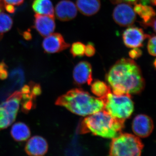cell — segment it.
<instances>
[{"mask_svg": "<svg viewBox=\"0 0 156 156\" xmlns=\"http://www.w3.org/2000/svg\"><path fill=\"white\" fill-rule=\"evenodd\" d=\"M105 77L115 95H137L145 87L140 67L130 58H122L117 61L109 70Z\"/></svg>", "mask_w": 156, "mask_h": 156, "instance_id": "6da1fadb", "label": "cell"}, {"mask_svg": "<svg viewBox=\"0 0 156 156\" xmlns=\"http://www.w3.org/2000/svg\"><path fill=\"white\" fill-rule=\"evenodd\" d=\"M55 105L82 116L89 115L104 108V103L101 98L92 96L79 88L71 89L59 96Z\"/></svg>", "mask_w": 156, "mask_h": 156, "instance_id": "7a4b0ae2", "label": "cell"}, {"mask_svg": "<svg viewBox=\"0 0 156 156\" xmlns=\"http://www.w3.org/2000/svg\"><path fill=\"white\" fill-rule=\"evenodd\" d=\"M125 122V120L115 118L103 109L84 119L81 122L80 132L112 139L122 133Z\"/></svg>", "mask_w": 156, "mask_h": 156, "instance_id": "3957f363", "label": "cell"}, {"mask_svg": "<svg viewBox=\"0 0 156 156\" xmlns=\"http://www.w3.org/2000/svg\"><path fill=\"white\" fill-rule=\"evenodd\" d=\"M144 144L138 136L121 133L112 138L109 154L110 156H140Z\"/></svg>", "mask_w": 156, "mask_h": 156, "instance_id": "277c9868", "label": "cell"}, {"mask_svg": "<svg viewBox=\"0 0 156 156\" xmlns=\"http://www.w3.org/2000/svg\"><path fill=\"white\" fill-rule=\"evenodd\" d=\"M102 99L104 109L117 119L126 120L134 112V104L131 95H115L112 91Z\"/></svg>", "mask_w": 156, "mask_h": 156, "instance_id": "5b68a950", "label": "cell"}, {"mask_svg": "<svg viewBox=\"0 0 156 156\" xmlns=\"http://www.w3.org/2000/svg\"><path fill=\"white\" fill-rule=\"evenodd\" d=\"M21 98L20 91H16L0 105V131L8 128L15 121Z\"/></svg>", "mask_w": 156, "mask_h": 156, "instance_id": "8992f818", "label": "cell"}, {"mask_svg": "<svg viewBox=\"0 0 156 156\" xmlns=\"http://www.w3.org/2000/svg\"><path fill=\"white\" fill-rule=\"evenodd\" d=\"M112 17L115 22L122 27H128L134 23L136 14L131 4L127 3L118 4L114 9Z\"/></svg>", "mask_w": 156, "mask_h": 156, "instance_id": "52a82bcc", "label": "cell"}, {"mask_svg": "<svg viewBox=\"0 0 156 156\" xmlns=\"http://www.w3.org/2000/svg\"><path fill=\"white\" fill-rule=\"evenodd\" d=\"M154 128L153 121L147 115H137L132 122V131L138 137L145 138L149 136L152 133Z\"/></svg>", "mask_w": 156, "mask_h": 156, "instance_id": "ba28073f", "label": "cell"}, {"mask_svg": "<svg viewBox=\"0 0 156 156\" xmlns=\"http://www.w3.org/2000/svg\"><path fill=\"white\" fill-rule=\"evenodd\" d=\"M150 36L144 34L142 29L130 27L126 29L122 34L123 42L128 48H139L143 46L144 40Z\"/></svg>", "mask_w": 156, "mask_h": 156, "instance_id": "9c48e42d", "label": "cell"}, {"mask_svg": "<svg viewBox=\"0 0 156 156\" xmlns=\"http://www.w3.org/2000/svg\"><path fill=\"white\" fill-rule=\"evenodd\" d=\"M70 46L59 33L50 34L45 37L42 43V47L44 52L48 53H59L66 50Z\"/></svg>", "mask_w": 156, "mask_h": 156, "instance_id": "30bf717a", "label": "cell"}, {"mask_svg": "<svg viewBox=\"0 0 156 156\" xmlns=\"http://www.w3.org/2000/svg\"><path fill=\"white\" fill-rule=\"evenodd\" d=\"M73 78L74 83L79 86L85 84L91 85L93 80L91 65L87 61L79 62L74 68Z\"/></svg>", "mask_w": 156, "mask_h": 156, "instance_id": "8fae6325", "label": "cell"}, {"mask_svg": "<svg viewBox=\"0 0 156 156\" xmlns=\"http://www.w3.org/2000/svg\"><path fill=\"white\" fill-rule=\"evenodd\" d=\"M77 8L70 0H62L56 5L55 14L57 19L68 21L74 19L77 14Z\"/></svg>", "mask_w": 156, "mask_h": 156, "instance_id": "7c38bea8", "label": "cell"}, {"mask_svg": "<svg viewBox=\"0 0 156 156\" xmlns=\"http://www.w3.org/2000/svg\"><path fill=\"white\" fill-rule=\"evenodd\" d=\"M34 27L42 37L48 36L53 33L56 28L54 17L36 14Z\"/></svg>", "mask_w": 156, "mask_h": 156, "instance_id": "4fadbf2b", "label": "cell"}, {"mask_svg": "<svg viewBox=\"0 0 156 156\" xmlns=\"http://www.w3.org/2000/svg\"><path fill=\"white\" fill-rule=\"evenodd\" d=\"M48 144L46 140L42 136H35L29 140L26 144V153L30 156L44 155L48 152Z\"/></svg>", "mask_w": 156, "mask_h": 156, "instance_id": "5bb4252c", "label": "cell"}, {"mask_svg": "<svg viewBox=\"0 0 156 156\" xmlns=\"http://www.w3.org/2000/svg\"><path fill=\"white\" fill-rule=\"evenodd\" d=\"M134 11L142 20L141 24L144 26L148 27L149 24L156 16V12L152 7L148 5H143L141 3L134 4Z\"/></svg>", "mask_w": 156, "mask_h": 156, "instance_id": "9a60e30c", "label": "cell"}, {"mask_svg": "<svg viewBox=\"0 0 156 156\" xmlns=\"http://www.w3.org/2000/svg\"><path fill=\"white\" fill-rule=\"evenodd\" d=\"M76 7L81 14L92 16L100 10V0H76Z\"/></svg>", "mask_w": 156, "mask_h": 156, "instance_id": "2e32d148", "label": "cell"}, {"mask_svg": "<svg viewBox=\"0 0 156 156\" xmlns=\"http://www.w3.org/2000/svg\"><path fill=\"white\" fill-rule=\"evenodd\" d=\"M11 134L15 141L22 142L30 137L31 132L30 129L25 123L18 122L12 126Z\"/></svg>", "mask_w": 156, "mask_h": 156, "instance_id": "e0dca14e", "label": "cell"}, {"mask_svg": "<svg viewBox=\"0 0 156 156\" xmlns=\"http://www.w3.org/2000/svg\"><path fill=\"white\" fill-rule=\"evenodd\" d=\"M32 9L37 14L54 17V10L50 0H34Z\"/></svg>", "mask_w": 156, "mask_h": 156, "instance_id": "ac0fdd59", "label": "cell"}, {"mask_svg": "<svg viewBox=\"0 0 156 156\" xmlns=\"http://www.w3.org/2000/svg\"><path fill=\"white\" fill-rule=\"evenodd\" d=\"M91 85L92 93L98 98L101 99L105 97L110 92H112L111 87L109 85L99 80L94 81Z\"/></svg>", "mask_w": 156, "mask_h": 156, "instance_id": "d6986e66", "label": "cell"}, {"mask_svg": "<svg viewBox=\"0 0 156 156\" xmlns=\"http://www.w3.org/2000/svg\"><path fill=\"white\" fill-rule=\"evenodd\" d=\"M13 25V20L8 14L3 12H0V34L10 30Z\"/></svg>", "mask_w": 156, "mask_h": 156, "instance_id": "ffe728a7", "label": "cell"}, {"mask_svg": "<svg viewBox=\"0 0 156 156\" xmlns=\"http://www.w3.org/2000/svg\"><path fill=\"white\" fill-rule=\"evenodd\" d=\"M86 46L80 42H75L71 47L70 53L74 57H82L85 54Z\"/></svg>", "mask_w": 156, "mask_h": 156, "instance_id": "44dd1931", "label": "cell"}, {"mask_svg": "<svg viewBox=\"0 0 156 156\" xmlns=\"http://www.w3.org/2000/svg\"><path fill=\"white\" fill-rule=\"evenodd\" d=\"M147 43L148 52L151 56H156V36L149 37Z\"/></svg>", "mask_w": 156, "mask_h": 156, "instance_id": "7402d4cb", "label": "cell"}, {"mask_svg": "<svg viewBox=\"0 0 156 156\" xmlns=\"http://www.w3.org/2000/svg\"><path fill=\"white\" fill-rule=\"evenodd\" d=\"M8 66L4 61L0 62V79L1 80H6L8 78Z\"/></svg>", "mask_w": 156, "mask_h": 156, "instance_id": "603a6c76", "label": "cell"}, {"mask_svg": "<svg viewBox=\"0 0 156 156\" xmlns=\"http://www.w3.org/2000/svg\"><path fill=\"white\" fill-rule=\"evenodd\" d=\"M96 50L94 45L89 43L85 48V54L88 57H92L95 55Z\"/></svg>", "mask_w": 156, "mask_h": 156, "instance_id": "cb8c5ba5", "label": "cell"}, {"mask_svg": "<svg viewBox=\"0 0 156 156\" xmlns=\"http://www.w3.org/2000/svg\"><path fill=\"white\" fill-rule=\"evenodd\" d=\"M128 54L132 59H137L141 56L142 52L139 48H134L129 51Z\"/></svg>", "mask_w": 156, "mask_h": 156, "instance_id": "d4e9b609", "label": "cell"}, {"mask_svg": "<svg viewBox=\"0 0 156 156\" xmlns=\"http://www.w3.org/2000/svg\"><path fill=\"white\" fill-rule=\"evenodd\" d=\"M113 4H118L121 3H127L130 4H135L138 0H110Z\"/></svg>", "mask_w": 156, "mask_h": 156, "instance_id": "484cf974", "label": "cell"}, {"mask_svg": "<svg viewBox=\"0 0 156 156\" xmlns=\"http://www.w3.org/2000/svg\"><path fill=\"white\" fill-rule=\"evenodd\" d=\"M6 4H10L13 5L19 6L21 5L24 0H4Z\"/></svg>", "mask_w": 156, "mask_h": 156, "instance_id": "4316f807", "label": "cell"}, {"mask_svg": "<svg viewBox=\"0 0 156 156\" xmlns=\"http://www.w3.org/2000/svg\"><path fill=\"white\" fill-rule=\"evenodd\" d=\"M4 9H5L6 11L11 14H14L15 11V9L13 5L10 4H6L5 6Z\"/></svg>", "mask_w": 156, "mask_h": 156, "instance_id": "83f0119b", "label": "cell"}, {"mask_svg": "<svg viewBox=\"0 0 156 156\" xmlns=\"http://www.w3.org/2000/svg\"><path fill=\"white\" fill-rule=\"evenodd\" d=\"M140 3L144 5H148L149 4L156 6V0H140Z\"/></svg>", "mask_w": 156, "mask_h": 156, "instance_id": "f1b7e54d", "label": "cell"}, {"mask_svg": "<svg viewBox=\"0 0 156 156\" xmlns=\"http://www.w3.org/2000/svg\"><path fill=\"white\" fill-rule=\"evenodd\" d=\"M151 27L153 29L154 31L156 33V19L154 18L149 24L148 27Z\"/></svg>", "mask_w": 156, "mask_h": 156, "instance_id": "f546056e", "label": "cell"}, {"mask_svg": "<svg viewBox=\"0 0 156 156\" xmlns=\"http://www.w3.org/2000/svg\"><path fill=\"white\" fill-rule=\"evenodd\" d=\"M23 36L24 38L26 39V40H29L31 38V34L28 32H24Z\"/></svg>", "mask_w": 156, "mask_h": 156, "instance_id": "4dcf8cb0", "label": "cell"}, {"mask_svg": "<svg viewBox=\"0 0 156 156\" xmlns=\"http://www.w3.org/2000/svg\"><path fill=\"white\" fill-rule=\"evenodd\" d=\"M3 10H2V9H1V8H0V12H2V11ZM3 37V35H2V34H0V40H1V39H2V38Z\"/></svg>", "mask_w": 156, "mask_h": 156, "instance_id": "1f68e13d", "label": "cell"}, {"mask_svg": "<svg viewBox=\"0 0 156 156\" xmlns=\"http://www.w3.org/2000/svg\"><path fill=\"white\" fill-rule=\"evenodd\" d=\"M154 67H155L156 68V58L155 59V60H154Z\"/></svg>", "mask_w": 156, "mask_h": 156, "instance_id": "d6a6232c", "label": "cell"}]
</instances>
